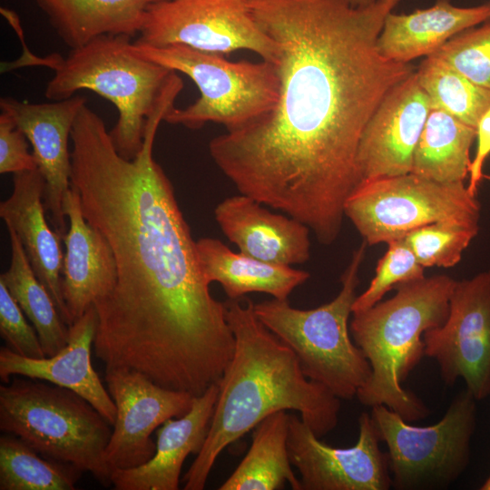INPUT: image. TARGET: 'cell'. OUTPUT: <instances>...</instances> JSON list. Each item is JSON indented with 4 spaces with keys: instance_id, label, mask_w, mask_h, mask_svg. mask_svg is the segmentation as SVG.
<instances>
[{
    "instance_id": "obj_1",
    "label": "cell",
    "mask_w": 490,
    "mask_h": 490,
    "mask_svg": "<svg viewBox=\"0 0 490 490\" xmlns=\"http://www.w3.org/2000/svg\"><path fill=\"white\" fill-rule=\"evenodd\" d=\"M276 42L279 96L267 113L226 131L210 154L241 194L280 210L323 245L342 229L359 185V142L369 119L415 70L381 54L377 38L401 0H248Z\"/></svg>"
},
{
    "instance_id": "obj_2",
    "label": "cell",
    "mask_w": 490,
    "mask_h": 490,
    "mask_svg": "<svg viewBox=\"0 0 490 490\" xmlns=\"http://www.w3.org/2000/svg\"><path fill=\"white\" fill-rule=\"evenodd\" d=\"M162 121L160 112L148 119L142 149L127 160L84 105L71 133V185L116 263L113 289L93 304L96 358L105 369L134 370L197 397L221 378L235 338L172 185L152 156Z\"/></svg>"
},
{
    "instance_id": "obj_3",
    "label": "cell",
    "mask_w": 490,
    "mask_h": 490,
    "mask_svg": "<svg viewBox=\"0 0 490 490\" xmlns=\"http://www.w3.org/2000/svg\"><path fill=\"white\" fill-rule=\"evenodd\" d=\"M253 305L225 302L234 351L218 382L205 443L184 475L185 490H202L220 453L275 412H299L319 438L338 423L340 398L304 375L296 354L257 318Z\"/></svg>"
},
{
    "instance_id": "obj_4",
    "label": "cell",
    "mask_w": 490,
    "mask_h": 490,
    "mask_svg": "<svg viewBox=\"0 0 490 490\" xmlns=\"http://www.w3.org/2000/svg\"><path fill=\"white\" fill-rule=\"evenodd\" d=\"M455 283L444 274L403 282L392 298L352 313L351 338L371 367L356 396L362 405L386 406L407 422L429 415L402 384L425 356L424 333L446 321Z\"/></svg>"
},
{
    "instance_id": "obj_5",
    "label": "cell",
    "mask_w": 490,
    "mask_h": 490,
    "mask_svg": "<svg viewBox=\"0 0 490 490\" xmlns=\"http://www.w3.org/2000/svg\"><path fill=\"white\" fill-rule=\"evenodd\" d=\"M131 37L103 35L71 49L65 57H43L41 65L54 71L44 95L54 101L81 90L109 100L118 120L110 135L117 152L132 160L143 143L149 117L179 77L176 72L137 54Z\"/></svg>"
},
{
    "instance_id": "obj_6",
    "label": "cell",
    "mask_w": 490,
    "mask_h": 490,
    "mask_svg": "<svg viewBox=\"0 0 490 490\" xmlns=\"http://www.w3.org/2000/svg\"><path fill=\"white\" fill-rule=\"evenodd\" d=\"M113 426L77 393L47 381L14 376L0 386V430L47 458L112 485L104 451Z\"/></svg>"
},
{
    "instance_id": "obj_7",
    "label": "cell",
    "mask_w": 490,
    "mask_h": 490,
    "mask_svg": "<svg viewBox=\"0 0 490 490\" xmlns=\"http://www.w3.org/2000/svg\"><path fill=\"white\" fill-rule=\"evenodd\" d=\"M365 240L353 251L334 299L316 309H299L272 299L253 305L257 318L296 354L304 375L349 400L367 382L371 367L354 343L348 326L365 259Z\"/></svg>"
},
{
    "instance_id": "obj_8",
    "label": "cell",
    "mask_w": 490,
    "mask_h": 490,
    "mask_svg": "<svg viewBox=\"0 0 490 490\" xmlns=\"http://www.w3.org/2000/svg\"><path fill=\"white\" fill-rule=\"evenodd\" d=\"M132 50L196 84L200 97L185 108L172 107L164 121L198 129L206 122L232 131L254 122L278 103L279 77L273 63L230 62L222 54L184 45L152 46L137 41Z\"/></svg>"
},
{
    "instance_id": "obj_9",
    "label": "cell",
    "mask_w": 490,
    "mask_h": 490,
    "mask_svg": "<svg viewBox=\"0 0 490 490\" xmlns=\"http://www.w3.org/2000/svg\"><path fill=\"white\" fill-rule=\"evenodd\" d=\"M476 399L465 389L436 424L416 426L386 406L370 416L387 446L391 486L397 490L446 489L466 469L476 426Z\"/></svg>"
},
{
    "instance_id": "obj_10",
    "label": "cell",
    "mask_w": 490,
    "mask_h": 490,
    "mask_svg": "<svg viewBox=\"0 0 490 490\" xmlns=\"http://www.w3.org/2000/svg\"><path fill=\"white\" fill-rule=\"evenodd\" d=\"M344 212L373 246L438 221L479 226L481 204L464 181L439 182L409 172L361 182Z\"/></svg>"
},
{
    "instance_id": "obj_11",
    "label": "cell",
    "mask_w": 490,
    "mask_h": 490,
    "mask_svg": "<svg viewBox=\"0 0 490 490\" xmlns=\"http://www.w3.org/2000/svg\"><path fill=\"white\" fill-rule=\"evenodd\" d=\"M137 42L180 44L225 54L249 50L275 63L278 45L259 25L248 0H162L152 5Z\"/></svg>"
},
{
    "instance_id": "obj_12",
    "label": "cell",
    "mask_w": 490,
    "mask_h": 490,
    "mask_svg": "<svg viewBox=\"0 0 490 490\" xmlns=\"http://www.w3.org/2000/svg\"><path fill=\"white\" fill-rule=\"evenodd\" d=\"M425 356L434 358L443 382L462 378L477 400L490 397V276L456 280L446 321L423 335Z\"/></svg>"
},
{
    "instance_id": "obj_13",
    "label": "cell",
    "mask_w": 490,
    "mask_h": 490,
    "mask_svg": "<svg viewBox=\"0 0 490 490\" xmlns=\"http://www.w3.org/2000/svg\"><path fill=\"white\" fill-rule=\"evenodd\" d=\"M353 446L333 447L322 442L296 415H289L288 451L300 475L301 490H387L391 487L388 456L370 413L358 417Z\"/></svg>"
},
{
    "instance_id": "obj_14",
    "label": "cell",
    "mask_w": 490,
    "mask_h": 490,
    "mask_svg": "<svg viewBox=\"0 0 490 490\" xmlns=\"http://www.w3.org/2000/svg\"><path fill=\"white\" fill-rule=\"evenodd\" d=\"M105 381L117 409L105 463L112 472L140 466L155 455L152 433L168 419L187 414L194 397L125 368L105 369Z\"/></svg>"
},
{
    "instance_id": "obj_15",
    "label": "cell",
    "mask_w": 490,
    "mask_h": 490,
    "mask_svg": "<svg viewBox=\"0 0 490 490\" xmlns=\"http://www.w3.org/2000/svg\"><path fill=\"white\" fill-rule=\"evenodd\" d=\"M430 110V99L419 84L416 72L388 92L359 142L357 166L360 183L411 172L414 152Z\"/></svg>"
},
{
    "instance_id": "obj_16",
    "label": "cell",
    "mask_w": 490,
    "mask_h": 490,
    "mask_svg": "<svg viewBox=\"0 0 490 490\" xmlns=\"http://www.w3.org/2000/svg\"><path fill=\"white\" fill-rule=\"evenodd\" d=\"M87 100L82 95L52 103H28L11 97L0 99L7 113L33 146L37 169L44 180V203L54 230L62 237L67 231L64 197L71 187L69 140L75 119Z\"/></svg>"
},
{
    "instance_id": "obj_17",
    "label": "cell",
    "mask_w": 490,
    "mask_h": 490,
    "mask_svg": "<svg viewBox=\"0 0 490 490\" xmlns=\"http://www.w3.org/2000/svg\"><path fill=\"white\" fill-rule=\"evenodd\" d=\"M96 328L97 313L92 306L69 327L68 342L54 356L32 358L20 356L7 347L1 348V380L8 383L14 376H21L68 388L86 399L113 426L116 406L91 360Z\"/></svg>"
},
{
    "instance_id": "obj_18",
    "label": "cell",
    "mask_w": 490,
    "mask_h": 490,
    "mask_svg": "<svg viewBox=\"0 0 490 490\" xmlns=\"http://www.w3.org/2000/svg\"><path fill=\"white\" fill-rule=\"evenodd\" d=\"M64 211L69 226L63 238L65 252L62 292L72 326L98 299L111 292L117 270L109 242L84 218L80 194L72 185L64 197Z\"/></svg>"
},
{
    "instance_id": "obj_19",
    "label": "cell",
    "mask_w": 490,
    "mask_h": 490,
    "mask_svg": "<svg viewBox=\"0 0 490 490\" xmlns=\"http://www.w3.org/2000/svg\"><path fill=\"white\" fill-rule=\"evenodd\" d=\"M44 192V180L38 169L15 173L12 193L0 203V216L16 233L34 274L70 327L62 292L63 238L47 221Z\"/></svg>"
},
{
    "instance_id": "obj_20",
    "label": "cell",
    "mask_w": 490,
    "mask_h": 490,
    "mask_svg": "<svg viewBox=\"0 0 490 490\" xmlns=\"http://www.w3.org/2000/svg\"><path fill=\"white\" fill-rule=\"evenodd\" d=\"M214 216L224 235L246 255L287 266L310 257L309 228L291 216L272 213L250 196L224 199Z\"/></svg>"
},
{
    "instance_id": "obj_21",
    "label": "cell",
    "mask_w": 490,
    "mask_h": 490,
    "mask_svg": "<svg viewBox=\"0 0 490 490\" xmlns=\"http://www.w3.org/2000/svg\"><path fill=\"white\" fill-rule=\"evenodd\" d=\"M219 394L211 385L194 397L190 411L164 422L157 430L156 452L147 463L129 469L113 470L111 482L116 490H177L184 460L198 454L209 432Z\"/></svg>"
},
{
    "instance_id": "obj_22",
    "label": "cell",
    "mask_w": 490,
    "mask_h": 490,
    "mask_svg": "<svg viewBox=\"0 0 490 490\" xmlns=\"http://www.w3.org/2000/svg\"><path fill=\"white\" fill-rule=\"evenodd\" d=\"M490 22V2L459 7L450 0H436L426 9L410 14L389 13L377 38L385 57L401 63L431 55L455 35L477 24Z\"/></svg>"
},
{
    "instance_id": "obj_23",
    "label": "cell",
    "mask_w": 490,
    "mask_h": 490,
    "mask_svg": "<svg viewBox=\"0 0 490 490\" xmlns=\"http://www.w3.org/2000/svg\"><path fill=\"white\" fill-rule=\"evenodd\" d=\"M199 260L206 280L218 282L230 299L250 292H262L287 300L294 289L309 277L308 271L291 266L266 262L242 252H234L220 240H196Z\"/></svg>"
},
{
    "instance_id": "obj_24",
    "label": "cell",
    "mask_w": 490,
    "mask_h": 490,
    "mask_svg": "<svg viewBox=\"0 0 490 490\" xmlns=\"http://www.w3.org/2000/svg\"><path fill=\"white\" fill-rule=\"evenodd\" d=\"M162 0H35L71 49L103 35L140 34L149 7Z\"/></svg>"
},
{
    "instance_id": "obj_25",
    "label": "cell",
    "mask_w": 490,
    "mask_h": 490,
    "mask_svg": "<svg viewBox=\"0 0 490 490\" xmlns=\"http://www.w3.org/2000/svg\"><path fill=\"white\" fill-rule=\"evenodd\" d=\"M289 422L286 410L260 422L253 428L248 453L219 489L277 490L289 483L293 490H301L288 451Z\"/></svg>"
},
{
    "instance_id": "obj_26",
    "label": "cell",
    "mask_w": 490,
    "mask_h": 490,
    "mask_svg": "<svg viewBox=\"0 0 490 490\" xmlns=\"http://www.w3.org/2000/svg\"><path fill=\"white\" fill-rule=\"evenodd\" d=\"M475 136V128L431 109L414 152L411 172L439 182L464 181Z\"/></svg>"
},
{
    "instance_id": "obj_27",
    "label": "cell",
    "mask_w": 490,
    "mask_h": 490,
    "mask_svg": "<svg viewBox=\"0 0 490 490\" xmlns=\"http://www.w3.org/2000/svg\"><path fill=\"white\" fill-rule=\"evenodd\" d=\"M11 245L8 270L0 280L35 328L46 357L62 350L68 342L69 327L63 320L51 295L34 274L22 244L6 227Z\"/></svg>"
},
{
    "instance_id": "obj_28",
    "label": "cell",
    "mask_w": 490,
    "mask_h": 490,
    "mask_svg": "<svg viewBox=\"0 0 490 490\" xmlns=\"http://www.w3.org/2000/svg\"><path fill=\"white\" fill-rule=\"evenodd\" d=\"M19 437L0 436V490H73L81 471L54 459L43 458Z\"/></svg>"
},
{
    "instance_id": "obj_29",
    "label": "cell",
    "mask_w": 490,
    "mask_h": 490,
    "mask_svg": "<svg viewBox=\"0 0 490 490\" xmlns=\"http://www.w3.org/2000/svg\"><path fill=\"white\" fill-rule=\"evenodd\" d=\"M430 99L431 109L442 110L474 128L490 106V89L482 87L431 54L416 72Z\"/></svg>"
},
{
    "instance_id": "obj_30",
    "label": "cell",
    "mask_w": 490,
    "mask_h": 490,
    "mask_svg": "<svg viewBox=\"0 0 490 490\" xmlns=\"http://www.w3.org/2000/svg\"><path fill=\"white\" fill-rule=\"evenodd\" d=\"M479 226L438 221L416 228L403 238L423 268H451L477 235Z\"/></svg>"
},
{
    "instance_id": "obj_31",
    "label": "cell",
    "mask_w": 490,
    "mask_h": 490,
    "mask_svg": "<svg viewBox=\"0 0 490 490\" xmlns=\"http://www.w3.org/2000/svg\"><path fill=\"white\" fill-rule=\"evenodd\" d=\"M433 55L473 83L490 89V22L455 35Z\"/></svg>"
},
{
    "instance_id": "obj_32",
    "label": "cell",
    "mask_w": 490,
    "mask_h": 490,
    "mask_svg": "<svg viewBox=\"0 0 490 490\" xmlns=\"http://www.w3.org/2000/svg\"><path fill=\"white\" fill-rule=\"evenodd\" d=\"M423 268L404 238L387 243V250L379 259L374 278L368 289L357 296L352 313L365 310L377 302L400 283L423 279Z\"/></svg>"
},
{
    "instance_id": "obj_33",
    "label": "cell",
    "mask_w": 490,
    "mask_h": 490,
    "mask_svg": "<svg viewBox=\"0 0 490 490\" xmlns=\"http://www.w3.org/2000/svg\"><path fill=\"white\" fill-rule=\"evenodd\" d=\"M21 308L0 280V335L7 348L26 358L46 357L37 332L28 324Z\"/></svg>"
},
{
    "instance_id": "obj_34",
    "label": "cell",
    "mask_w": 490,
    "mask_h": 490,
    "mask_svg": "<svg viewBox=\"0 0 490 490\" xmlns=\"http://www.w3.org/2000/svg\"><path fill=\"white\" fill-rule=\"evenodd\" d=\"M25 134L5 113L0 114V173H18L37 169L28 150Z\"/></svg>"
},
{
    "instance_id": "obj_35",
    "label": "cell",
    "mask_w": 490,
    "mask_h": 490,
    "mask_svg": "<svg viewBox=\"0 0 490 490\" xmlns=\"http://www.w3.org/2000/svg\"><path fill=\"white\" fill-rule=\"evenodd\" d=\"M475 130L477 144L475 157L469 168V181L466 185L469 192L473 195L477 194L483 178V167L490 155V106L480 117Z\"/></svg>"
},
{
    "instance_id": "obj_36",
    "label": "cell",
    "mask_w": 490,
    "mask_h": 490,
    "mask_svg": "<svg viewBox=\"0 0 490 490\" xmlns=\"http://www.w3.org/2000/svg\"><path fill=\"white\" fill-rule=\"evenodd\" d=\"M377 0H348L349 4L354 7H364L372 5Z\"/></svg>"
},
{
    "instance_id": "obj_37",
    "label": "cell",
    "mask_w": 490,
    "mask_h": 490,
    "mask_svg": "<svg viewBox=\"0 0 490 490\" xmlns=\"http://www.w3.org/2000/svg\"><path fill=\"white\" fill-rule=\"evenodd\" d=\"M480 490H490V475L487 477V479L481 485Z\"/></svg>"
}]
</instances>
